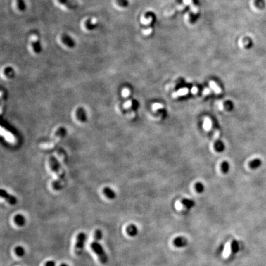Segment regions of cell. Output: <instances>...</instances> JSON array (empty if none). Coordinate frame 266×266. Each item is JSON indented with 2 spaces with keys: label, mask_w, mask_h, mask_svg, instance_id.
<instances>
[{
  "label": "cell",
  "mask_w": 266,
  "mask_h": 266,
  "mask_svg": "<svg viewBox=\"0 0 266 266\" xmlns=\"http://www.w3.org/2000/svg\"><path fill=\"white\" fill-rule=\"evenodd\" d=\"M152 17H150L148 19H146L144 17H142L141 23L144 25H148L150 23L152 22Z\"/></svg>",
  "instance_id": "obj_23"
},
{
  "label": "cell",
  "mask_w": 266,
  "mask_h": 266,
  "mask_svg": "<svg viewBox=\"0 0 266 266\" xmlns=\"http://www.w3.org/2000/svg\"><path fill=\"white\" fill-rule=\"evenodd\" d=\"M182 204L187 209H191L195 206V201L190 199H184L182 201Z\"/></svg>",
  "instance_id": "obj_12"
},
{
  "label": "cell",
  "mask_w": 266,
  "mask_h": 266,
  "mask_svg": "<svg viewBox=\"0 0 266 266\" xmlns=\"http://www.w3.org/2000/svg\"><path fill=\"white\" fill-rule=\"evenodd\" d=\"M222 169L223 172H224L225 173H226L229 171V166L228 163L226 162V161H224V162H223V163L222 164Z\"/></svg>",
  "instance_id": "obj_24"
},
{
  "label": "cell",
  "mask_w": 266,
  "mask_h": 266,
  "mask_svg": "<svg viewBox=\"0 0 266 266\" xmlns=\"http://www.w3.org/2000/svg\"><path fill=\"white\" fill-rule=\"evenodd\" d=\"M84 27L88 30H94L98 27L96 20L94 18H89L84 22Z\"/></svg>",
  "instance_id": "obj_6"
},
{
  "label": "cell",
  "mask_w": 266,
  "mask_h": 266,
  "mask_svg": "<svg viewBox=\"0 0 266 266\" xmlns=\"http://www.w3.org/2000/svg\"><path fill=\"white\" fill-rule=\"evenodd\" d=\"M152 32V30L151 28H149V29L144 30L143 31V33H144V34H145L146 35H148V34H149L151 33Z\"/></svg>",
  "instance_id": "obj_29"
},
{
  "label": "cell",
  "mask_w": 266,
  "mask_h": 266,
  "mask_svg": "<svg viewBox=\"0 0 266 266\" xmlns=\"http://www.w3.org/2000/svg\"><path fill=\"white\" fill-rule=\"evenodd\" d=\"M102 235V231L100 229H97L95 231L94 234V240L91 243V248L92 251L96 254L99 261L102 264H104L107 262L108 258L102 246L99 243V240L101 239Z\"/></svg>",
  "instance_id": "obj_1"
},
{
  "label": "cell",
  "mask_w": 266,
  "mask_h": 266,
  "mask_svg": "<svg viewBox=\"0 0 266 266\" xmlns=\"http://www.w3.org/2000/svg\"><path fill=\"white\" fill-rule=\"evenodd\" d=\"M225 106H226L227 108L229 109V110H231V109H232V108H233L232 103H231L230 102H227L225 103Z\"/></svg>",
  "instance_id": "obj_28"
},
{
  "label": "cell",
  "mask_w": 266,
  "mask_h": 266,
  "mask_svg": "<svg viewBox=\"0 0 266 266\" xmlns=\"http://www.w3.org/2000/svg\"><path fill=\"white\" fill-rule=\"evenodd\" d=\"M1 196L2 198H4L11 205H15L16 203L17 200L14 196L8 194L6 192L3 191V190H1Z\"/></svg>",
  "instance_id": "obj_8"
},
{
  "label": "cell",
  "mask_w": 266,
  "mask_h": 266,
  "mask_svg": "<svg viewBox=\"0 0 266 266\" xmlns=\"http://www.w3.org/2000/svg\"><path fill=\"white\" fill-rule=\"evenodd\" d=\"M209 92H210V91H209V89H205V91H204V94H208V93H209Z\"/></svg>",
  "instance_id": "obj_31"
},
{
  "label": "cell",
  "mask_w": 266,
  "mask_h": 266,
  "mask_svg": "<svg viewBox=\"0 0 266 266\" xmlns=\"http://www.w3.org/2000/svg\"><path fill=\"white\" fill-rule=\"evenodd\" d=\"M262 164V161L261 159L256 158L251 161L249 163V167L252 170H256L261 166Z\"/></svg>",
  "instance_id": "obj_10"
},
{
  "label": "cell",
  "mask_w": 266,
  "mask_h": 266,
  "mask_svg": "<svg viewBox=\"0 0 266 266\" xmlns=\"http://www.w3.org/2000/svg\"><path fill=\"white\" fill-rule=\"evenodd\" d=\"M211 126H212V123H211V120L209 118H206L204 121V123H203L204 129L206 131H209L211 128Z\"/></svg>",
  "instance_id": "obj_17"
},
{
  "label": "cell",
  "mask_w": 266,
  "mask_h": 266,
  "mask_svg": "<svg viewBox=\"0 0 266 266\" xmlns=\"http://www.w3.org/2000/svg\"><path fill=\"white\" fill-rule=\"evenodd\" d=\"M188 243L187 240L182 236L177 237L174 240V245L178 248H182L187 246Z\"/></svg>",
  "instance_id": "obj_7"
},
{
  "label": "cell",
  "mask_w": 266,
  "mask_h": 266,
  "mask_svg": "<svg viewBox=\"0 0 266 266\" xmlns=\"http://www.w3.org/2000/svg\"><path fill=\"white\" fill-rule=\"evenodd\" d=\"M188 93V89L187 88H182L178 90L177 92H176L175 93L173 94V96L174 97H177V96H184Z\"/></svg>",
  "instance_id": "obj_15"
},
{
  "label": "cell",
  "mask_w": 266,
  "mask_h": 266,
  "mask_svg": "<svg viewBox=\"0 0 266 266\" xmlns=\"http://www.w3.org/2000/svg\"><path fill=\"white\" fill-rule=\"evenodd\" d=\"M16 6L19 11H24L26 9V3L24 0H16Z\"/></svg>",
  "instance_id": "obj_14"
},
{
  "label": "cell",
  "mask_w": 266,
  "mask_h": 266,
  "mask_svg": "<svg viewBox=\"0 0 266 266\" xmlns=\"http://www.w3.org/2000/svg\"><path fill=\"white\" fill-rule=\"evenodd\" d=\"M56 264L53 261H49L47 262H46L44 266H55Z\"/></svg>",
  "instance_id": "obj_27"
},
{
  "label": "cell",
  "mask_w": 266,
  "mask_h": 266,
  "mask_svg": "<svg viewBox=\"0 0 266 266\" xmlns=\"http://www.w3.org/2000/svg\"><path fill=\"white\" fill-rule=\"evenodd\" d=\"M240 249V246L239 242L236 240H234L231 243V245H230V250L233 253H237L239 252Z\"/></svg>",
  "instance_id": "obj_13"
},
{
  "label": "cell",
  "mask_w": 266,
  "mask_h": 266,
  "mask_svg": "<svg viewBox=\"0 0 266 266\" xmlns=\"http://www.w3.org/2000/svg\"><path fill=\"white\" fill-rule=\"evenodd\" d=\"M126 232L129 236H134L138 233V229L135 225L131 224L127 227Z\"/></svg>",
  "instance_id": "obj_9"
},
{
  "label": "cell",
  "mask_w": 266,
  "mask_h": 266,
  "mask_svg": "<svg viewBox=\"0 0 266 266\" xmlns=\"http://www.w3.org/2000/svg\"><path fill=\"white\" fill-rule=\"evenodd\" d=\"M86 239V235L84 233L81 232L77 235L74 246V253L77 256H80L82 253Z\"/></svg>",
  "instance_id": "obj_2"
},
{
  "label": "cell",
  "mask_w": 266,
  "mask_h": 266,
  "mask_svg": "<svg viewBox=\"0 0 266 266\" xmlns=\"http://www.w3.org/2000/svg\"><path fill=\"white\" fill-rule=\"evenodd\" d=\"M60 4L70 9H77L78 6V3L75 0H57Z\"/></svg>",
  "instance_id": "obj_5"
},
{
  "label": "cell",
  "mask_w": 266,
  "mask_h": 266,
  "mask_svg": "<svg viewBox=\"0 0 266 266\" xmlns=\"http://www.w3.org/2000/svg\"><path fill=\"white\" fill-rule=\"evenodd\" d=\"M14 221L18 226H22L25 223V218L21 215H17L14 217Z\"/></svg>",
  "instance_id": "obj_11"
},
{
  "label": "cell",
  "mask_w": 266,
  "mask_h": 266,
  "mask_svg": "<svg viewBox=\"0 0 266 266\" xmlns=\"http://www.w3.org/2000/svg\"><path fill=\"white\" fill-rule=\"evenodd\" d=\"M117 3L121 7H125L126 6V0H117Z\"/></svg>",
  "instance_id": "obj_25"
},
{
  "label": "cell",
  "mask_w": 266,
  "mask_h": 266,
  "mask_svg": "<svg viewBox=\"0 0 266 266\" xmlns=\"http://www.w3.org/2000/svg\"><path fill=\"white\" fill-rule=\"evenodd\" d=\"M30 44L32 50L34 53L39 54L42 51V43L39 38L36 35H33L31 37Z\"/></svg>",
  "instance_id": "obj_3"
},
{
  "label": "cell",
  "mask_w": 266,
  "mask_h": 266,
  "mask_svg": "<svg viewBox=\"0 0 266 266\" xmlns=\"http://www.w3.org/2000/svg\"><path fill=\"white\" fill-rule=\"evenodd\" d=\"M210 85L211 86V88L214 90V91L216 92V93H221V90L220 88H219L215 82H213V81H211L210 82Z\"/></svg>",
  "instance_id": "obj_18"
},
{
  "label": "cell",
  "mask_w": 266,
  "mask_h": 266,
  "mask_svg": "<svg viewBox=\"0 0 266 266\" xmlns=\"http://www.w3.org/2000/svg\"><path fill=\"white\" fill-rule=\"evenodd\" d=\"M183 1H184L185 4L190 6V7H191V9H192L193 13H196L198 12V8H196V7H195V6H193V4L192 3V0H183Z\"/></svg>",
  "instance_id": "obj_16"
},
{
  "label": "cell",
  "mask_w": 266,
  "mask_h": 266,
  "mask_svg": "<svg viewBox=\"0 0 266 266\" xmlns=\"http://www.w3.org/2000/svg\"><path fill=\"white\" fill-rule=\"evenodd\" d=\"M61 266H68V265L67 264H62L61 265Z\"/></svg>",
  "instance_id": "obj_32"
},
{
  "label": "cell",
  "mask_w": 266,
  "mask_h": 266,
  "mask_svg": "<svg viewBox=\"0 0 266 266\" xmlns=\"http://www.w3.org/2000/svg\"><path fill=\"white\" fill-rule=\"evenodd\" d=\"M197 92H198V89L196 88V87H194V88L192 89V93L196 94Z\"/></svg>",
  "instance_id": "obj_30"
},
{
  "label": "cell",
  "mask_w": 266,
  "mask_h": 266,
  "mask_svg": "<svg viewBox=\"0 0 266 266\" xmlns=\"http://www.w3.org/2000/svg\"><path fill=\"white\" fill-rule=\"evenodd\" d=\"M104 193L109 198H115V194L108 189H106L104 190Z\"/></svg>",
  "instance_id": "obj_22"
},
{
  "label": "cell",
  "mask_w": 266,
  "mask_h": 266,
  "mask_svg": "<svg viewBox=\"0 0 266 266\" xmlns=\"http://www.w3.org/2000/svg\"><path fill=\"white\" fill-rule=\"evenodd\" d=\"M163 107V106L161 105V104L160 103H154L153 106H152V108L153 110H157V109H160V108H161Z\"/></svg>",
  "instance_id": "obj_26"
},
{
  "label": "cell",
  "mask_w": 266,
  "mask_h": 266,
  "mask_svg": "<svg viewBox=\"0 0 266 266\" xmlns=\"http://www.w3.org/2000/svg\"><path fill=\"white\" fill-rule=\"evenodd\" d=\"M15 254H17V256H22L23 255H24V253H25V251H24V248H23L21 246H17L15 248Z\"/></svg>",
  "instance_id": "obj_19"
},
{
  "label": "cell",
  "mask_w": 266,
  "mask_h": 266,
  "mask_svg": "<svg viewBox=\"0 0 266 266\" xmlns=\"http://www.w3.org/2000/svg\"><path fill=\"white\" fill-rule=\"evenodd\" d=\"M61 40L63 44L69 48H73L76 45V43L73 38L66 33L62 34Z\"/></svg>",
  "instance_id": "obj_4"
},
{
  "label": "cell",
  "mask_w": 266,
  "mask_h": 266,
  "mask_svg": "<svg viewBox=\"0 0 266 266\" xmlns=\"http://www.w3.org/2000/svg\"><path fill=\"white\" fill-rule=\"evenodd\" d=\"M215 148L217 151L221 152L223 151L224 149V146L222 142H217L215 144Z\"/></svg>",
  "instance_id": "obj_20"
},
{
  "label": "cell",
  "mask_w": 266,
  "mask_h": 266,
  "mask_svg": "<svg viewBox=\"0 0 266 266\" xmlns=\"http://www.w3.org/2000/svg\"><path fill=\"white\" fill-rule=\"evenodd\" d=\"M204 186L203 184L201 183H197L195 185V189L196 191H197L198 193H202L203 192L204 190Z\"/></svg>",
  "instance_id": "obj_21"
}]
</instances>
